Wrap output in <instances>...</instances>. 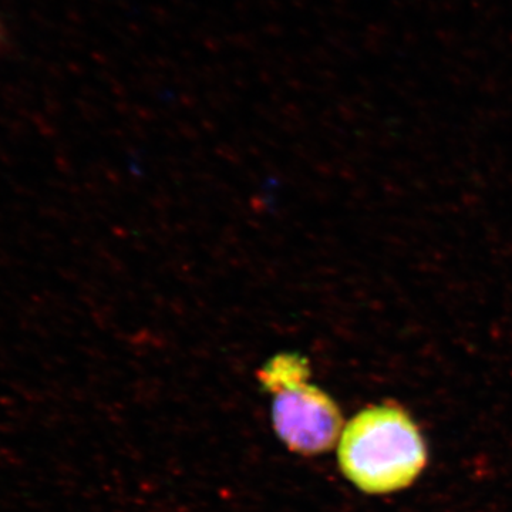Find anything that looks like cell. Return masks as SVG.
Instances as JSON below:
<instances>
[{"mask_svg":"<svg viewBox=\"0 0 512 512\" xmlns=\"http://www.w3.org/2000/svg\"><path fill=\"white\" fill-rule=\"evenodd\" d=\"M340 468L367 494H390L414 483L427 463L423 437L403 409L390 404L362 410L340 436Z\"/></svg>","mask_w":512,"mask_h":512,"instance_id":"obj_1","label":"cell"},{"mask_svg":"<svg viewBox=\"0 0 512 512\" xmlns=\"http://www.w3.org/2000/svg\"><path fill=\"white\" fill-rule=\"evenodd\" d=\"M272 394V420L286 446L303 456L329 451L340 439L343 417L338 404L309 382L308 360L298 353H279L258 372Z\"/></svg>","mask_w":512,"mask_h":512,"instance_id":"obj_2","label":"cell"},{"mask_svg":"<svg viewBox=\"0 0 512 512\" xmlns=\"http://www.w3.org/2000/svg\"><path fill=\"white\" fill-rule=\"evenodd\" d=\"M6 45V30L5 26H3V23L0 22V50L3 49Z\"/></svg>","mask_w":512,"mask_h":512,"instance_id":"obj_3","label":"cell"}]
</instances>
